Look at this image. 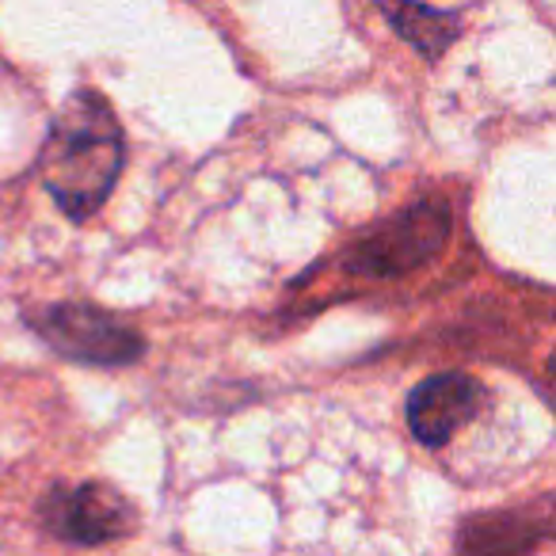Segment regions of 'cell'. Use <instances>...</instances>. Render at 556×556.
I'll list each match as a JSON object with an SVG mask.
<instances>
[{"label": "cell", "mask_w": 556, "mask_h": 556, "mask_svg": "<svg viewBox=\"0 0 556 556\" xmlns=\"http://www.w3.org/2000/svg\"><path fill=\"white\" fill-rule=\"evenodd\" d=\"M42 522L73 545H108L134 533V507L103 480H85L73 488H54L42 503Z\"/></svg>", "instance_id": "277c9868"}, {"label": "cell", "mask_w": 556, "mask_h": 556, "mask_svg": "<svg viewBox=\"0 0 556 556\" xmlns=\"http://www.w3.org/2000/svg\"><path fill=\"white\" fill-rule=\"evenodd\" d=\"M480 393L484 389L469 378V374H434V378L419 381L408 396V427L424 446L439 450L477 416Z\"/></svg>", "instance_id": "5b68a950"}, {"label": "cell", "mask_w": 556, "mask_h": 556, "mask_svg": "<svg viewBox=\"0 0 556 556\" xmlns=\"http://www.w3.org/2000/svg\"><path fill=\"white\" fill-rule=\"evenodd\" d=\"M126 164L123 126L103 96L73 92L58 111L39 153V179L65 217L88 222L115 191V179Z\"/></svg>", "instance_id": "6da1fadb"}, {"label": "cell", "mask_w": 556, "mask_h": 556, "mask_svg": "<svg viewBox=\"0 0 556 556\" xmlns=\"http://www.w3.org/2000/svg\"><path fill=\"white\" fill-rule=\"evenodd\" d=\"M27 325L62 358L85 366H130L146 355V340L130 325L85 302H54L27 313Z\"/></svg>", "instance_id": "3957f363"}, {"label": "cell", "mask_w": 556, "mask_h": 556, "mask_svg": "<svg viewBox=\"0 0 556 556\" xmlns=\"http://www.w3.org/2000/svg\"><path fill=\"white\" fill-rule=\"evenodd\" d=\"M548 533V507L541 515L507 510V515L472 518L462 530V556H522Z\"/></svg>", "instance_id": "8992f818"}, {"label": "cell", "mask_w": 556, "mask_h": 556, "mask_svg": "<svg viewBox=\"0 0 556 556\" xmlns=\"http://www.w3.org/2000/svg\"><path fill=\"white\" fill-rule=\"evenodd\" d=\"M389 24L396 27L401 39H408L424 58H439L450 42L457 39V20L446 12L419 4V0H381Z\"/></svg>", "instance_id": "52a82bcc"}, {"label": "cell", "mask_w": 556, "mask_h": 556, "mask_svg": "<svg viewBox=\"0 0 556 556\" xmlns=\"http://www.w3.org/2000/svg\"><path fill=\"white\" fill-rule=\"evenodd\" d=\"M450 206L442 199H424L416 206L401 210L389 222L374 225L348 255L343 267L363 278H401L408 270H419L442 252L450 240Z\"/></svg>", "instance_id": "7a4b0ae2"}]
</instances>
